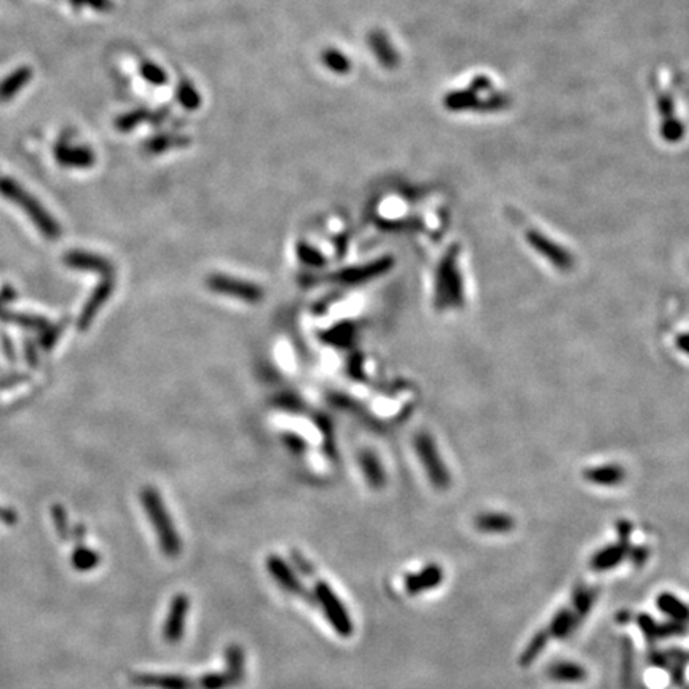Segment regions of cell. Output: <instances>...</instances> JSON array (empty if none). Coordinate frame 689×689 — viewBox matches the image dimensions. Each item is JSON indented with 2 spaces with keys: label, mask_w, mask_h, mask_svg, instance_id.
<instances>
[{
  "label": "cell",
  "mask_w": 689,
  "mask_h": 689,
  "mask_svg": "<svg viewBox=\"0 0 689 689\" xmlns=\"http://www.w3.org/2000/svg\"><path fill=\"white\" fill-rule=\"evenodd\" d=\"M669 672H670V680L675 686H681L683 683H685V664L674 662V660H672Z\"/></svg>",
  "instance_id": "obj_37"
},
{
  "label": "cell",
  "mask_w": 689,
  "mask_h": 689,
  "mask_svg": "<svg viewBox=\"0 0 689 689\" xmlns=\"http://www.w3.org/2000/svg\"><path fill=\"white\" fill-rule=\"evenodd\" d=\"M140 72H143V75L149 80L150 83H155V85H163L166 82V75H165V72H163L160 67L155 66V64H152V63H144L143 66H140Z\"/></svg>",
  "instance_id": "obj_33"
},
{
  "label": "cell",
  "mask_w": 689,
  "mask_h": 689,
  "mask_svg": "<svg viewBox=\"0 0 689 689\" xmlns=\"http://www.w3.org/2000/svg\"><path fill=\"white\" fill-rule=\"evenodd\" d=\"M196 686L200 689H229L233 685L230 675L227 672H208V674L201 675L198 681H196Z\"/></svg>",
  "instance_id": "obj_27"
},
{
  "label": "cell",
  "mask_w": 689,
  "mask_h": 689,
  "mask_svg": "<svg viewBox=\"0 0 689 689\" xmlns=\"http://www.w3.org/2000/svg\"><path fill=\"white\" fill-rule=\"evenodd\" d=\"M0 194L3 196H7L8 200L16 201L18 205L27 211L31 219L36 222L38 227L42 229V231L50 238H55V236L59 235V229L52 219L48 217V214L43 211V209L34 201L29 195L26 194L24 190H21L18 185H16L13 180L8 179H0Z\"/></svg>",
  "instance_id": "obj_6"
},
{
  "label": "cell",
  "mask_w": 689,
  "mask_h": 689,
  "mask_svg": "<svg viewBox=\"0 0 689 689\" xmlns=\"http://www.w3.org/2000/svg\"><path fill=\"white\" fill-rule=\"evenodd\" d=\"M547 676L557 683H583L587 680V670L572 660H558L547 669Z\"/></svg>",
  "instance_id": "obj_15"
},
{
  "label": "cell",
  "mask_w": 689,
  "mask_h": 689,
  "mask_svg": "<svg viewBox=\"0 0 689 689\" xmlns=\"http://www.w3.org/2000/svg\"><path fill=\"white\" fill-rule=\"evenodd\" d=\"M313 594L316 598V603L323 608L324 616L327 618V621H329L332 629L343 638L351 637L354 630L353 619L349 616L347 607H344L343 602L340 600V597L334 592V589H332L326 581H316Z\"/></svg>",
  "instance_id": "obj_3"
},
{
  "label": "cell",
  "mask_w": 689,
  "mask_h": 689,
  "mask_svg": "<svg viewBox=\"0 0 689 689\" xmlns=\"http://www.w3.org/2000/svg\"><path fill=\"white\" fill-rule=\"evenodd\" d=\"M637 624H638V627H640L641 634L645 635L648 641L653 643V641L658 640V623L651 616H649V614H645V613L638 614Z\"/></svg>",
  "instance_id": "obj_30"
},
{
  "label": "cell",
  "mask_w": 689,
  "mask_h": 689,
  "mask_svg": "<svg viewBox=\"0 0 689 689\" xmlns=\"http://www.w3.org/2000/svg\"><path fill=\"white\" fill-rule=\"evenodd\" d=\"M190 609V600L185 594L173 597L171 605L168 609V616L163 624V638L169 645H177L182 640L185 632V623Z\"/></svg>",
  "instance_id": "obj_9"
},
{
  "label": "cell",
  "mask_w": 689,
  "mask_h": 689,
  "mask_svg": "<svg viewBox=\"0 0 689 689\" xmlns=\"http://www.w3.org/2000/svg\"><path fill=\"white\" fill-rule=\"evenodd\" d=\"M627 558H629L634 567L640 568L646 563V560L649 558V549L648 547H643V546H640V547L630 546L629 552H627Z\"/></svg>",
  "instance_id": "obj_36"
},
{
  "label": "cell",
  "mask_w": 689,
  "mask_h": 689,
  "mask_svg": "<svg viewBox=\"0 0 689 689\" xmlns=\"http://www.w3.org/2000/svg\"><path fill=\"white\" fill-rule=\"evenodd\" d=\"M98 562H99L98 553H94L93 551H88V549L78 551V553L75 556V565L80 570L94 568L96 565H98Z\"/></svg>",
  "instance_id": "obj_35"
},
{
  "label": "cell",
  "mask_w": 689,
  "mask_h": 689,
  "mask_svg": "<svg viewBox=\"0 0 689 689\" xmlns=\"http://www.w3.org/2000/svg\"><path fill=\"white\" fill-rule=\"evenodd\" d=\"M581 621L576 616L572 608H562L553 614V618L551 619L549 627H547V632H549L551 638H557V640H565L572 632L579 625Z\"/></svg>",
  "instance_id": "obj_16"
},
{
  "label": "cell",
  "mask_w": 689,
  "mask_h": 689,
  "mask_svg": "<svg viewBox=\"0 0 689 689\" xmlns=\"http://www.w3.org/2000/svg\"><path fill=\"white\" fill-rule=\"evenodd\" d=\"M458 259V246H451L437 267L436 281H434V307L439 312L458 310L465 303V281Z\"/></svg>",
  "instance_id": "obj_1"
},
{
  "label": "cell",
  "mask_w": 689,
  "mask_h": 689,
  "mask_svg": "<svg viewBox=\"0 0 689 689\" xmlns=\"http://www.w3.org/2000/svg\"><path fill=\"white\" fill-rule=\"evenodd\" d=\"M265 567H267L270 576H272V578L276 581V584H278L282 590L289 592L292 595L307 598L308 603L316 605L314 594H310L307 587L302 584L300 578L297 576L296 570H292L291 565L287 563L284 558L276 556V553H272V556H268L267 560H265Z\"/></svg>",
  "instance_id": "obj_7"
},
{
  "label": "cell",
  "mask_w": 689,
  "mask_h": 689,
  "mask_svg": "<svg viewBox=\"0 0 689 689\" xmlns=\"http://www.w3.org/2000/svg\"><path fill=\"white\" fill-rule=\"evenodd\" d=\"M140 498H143L147 517H149L152 527L157 533L161 552L166 557H177L182 552V539H180V535L174 527L173 518L169 516L168 507L163 502L160 493L155 488L147 487L143 490Z\"/></svg>",
  "instance_id": "obj_2"
},
{
  "label": "cell",
  "mask_w": 689,
  "mask_h": 689,
  "mask_svg": "<svg viewBox=\"0 0 689 689\" xmlns=\"http://www.w3.org/2000/svg\"><path fill=\"white\" fill-rule=\"evenodd\" d=\"M67 265L75 268L82 270H93V272H101L104 275L110 273V265L107 263L104 259L96 257V256H88V254L82 252H71L69 256L66 257Z\"/></svg>",
  "instance_id": "obj_24"
},
{
  "label": "cell",
  "mask_w": 689,
  "mask_h": 689,
  "mask_svg": "<svg viewBox=\"0 0 689 689\" xmlns=\"http://www.w3.org/2000/svg\"><path fill=\"white\" fill-rule=\"evenodd\" d=\"M686 632V623H679V621H669V623L659 624L658 623V640L660 638H669L675 635H681Z\"/></svg>",
  "instance_id": "obj_31"
},
{
  "label": "cell",
  "mask_w": 689,
  "mask_h": 689,
  "mask_svg": "<svg viewBox=\"0 0 689 689\" xmlns=\"http://www.w3.org/2000/svg\"><path fill=\"white\" fill-rule=\"evenodd\" d=\"M56 160L63 166L89 168L94 163V155L83 147H59L56 150Z\"/></svg>",
  "instance_id": "obj_19"
},
{
  "label": "cell",
  "mask_w": 689,
  "mask_h": 689,
  "mask_svg": "<svg viewBox=\"0 0 689 689\" xmlns=\"http://www.w3.org/2000/svg\"><path fill=\"white\" fill-rule=\"evenodd\" d=\"M414 445L418 460L425 467V472L433 487L437 490H447L451 484V477L449 467L445 466L442 456L439 454L436 440L428 433H418Z\"/></svg>",
  "instance_id": "obj_4"
},
{
  "label": "cell",
  "mask_w": 689,
  "mask_h": 689,
  "mask_svg": "<svg viewBox=\"0 0 689 689\" xmlns=\"http://www.w3.org/2000/svg\"><path fill=\"white\" fill-rule=\"evenodd\" d=\"M525 238H527L528 246L532 247L536 254H539L546 262H549L553 268L562 273L572 272L574 259L567 247L560 246L557 241H553L547 235L541 233L539 230H528L527 233H525Z\"/></svg>",
  "instance_id": "obj_5"
},
{
  "label": "cell",
  "mask_w": 689,
  "mask_h": 689,
  "mask_svg": "<svg viewBox=\"0 0 689 689\" xmlns=\"http://www.w3.org/2000/svg\"><path fill=\"white\" fill-rule=\"evenodd\" d=\"M112 287H114V282H112L110 280H106V282H103V284H101L98 289H96L94 296L89 298V302L87 303V307H85L83 313L80 316L82 329H85V327L92 323V318L96 314V312H98V308L107 300V298H109L110 292H112Z\"/></svg>",
  "instance_id": "obj_23"
},
{
  "label": "cell",
  "mask_w": 689,
  "mask_h": 689,
  "mask_svg": "<svg viewBox=\"0 0 689 689\" xmlns=\"http://www.w3.org/2000/svg\"><path fill=\"white\" fill-rule=\"evenodd\" d=\"M597 598V590L589 589V587L578 586L573 590V611L579 621L589 616L592 607H594Z\"/></svg>",
  "instance_id": "obj_25"
},
{
  "label": "cell",
  "mask_w": 689,
  "mask_h": 689,
  "mask_svg": "<svg viewBox=\"0 0 689 689\" xmlns=\"http://www.w3.org/2000/svg\"><path fill=\"white\" fill-rule=\"evenodd\" d=\"M177 98L180 99V104H182L185 109H198L200 106V94L195 92V88L191 87L190 83L184 82L180 83V87L177 89Z\"/></svg>",
  "instance_id": "obj_29"
},
{
  "label": "cell",
  "mask_w": 689,
  "mask_h": 689,
  "mask_svg": "<svg viewBox=\"0 0 689 689\" xmlns=\"http://www.w3.org/2000/svg\"><path fill=\"white\" fill-rule=\"evenodd\" d=\"M369 43L372 45V48L375 50V55L378 56V59H380L383 64L388 66V67L394 66L398 58H396V55H394L393 48L389 47V43H388L385 36H382V34H372L370 38H369Z\"/></svg>",
  "instance_id": "obj_26"
},
{
  "label": "cell",
  "mask_w": 689,
  "mask_h": 689,
  "mask_svg": "<svg viewBox=\"0 0 689 689\" xmlns=\"http://www.w3.org/2000/svg\"><path fill=\"white\" fill-rule=\"evenodd\" d=\"M225 659V672L230 675L233 685H240V683L245 680L246 674V658H245V649L238 645H229L225 648L224 653Z\"/></svg>",
  "instance_id": "obj_18"
},
{
  "label": "cell",
  "mask_w": 689,
  "mask_h": 689,
  "mask_svg": "<svg viewBox=\"0 0 689 689\" xmlns=\"http://www.w3.org/2000/svg\"><path fill=\"white\" fill-rule=\"evenodd\" d=\"M656 607L660 613H664L672 621H679V623H688L689 621V607L672 592L659 594L656 598Z\"/></svg>",
  "instance_id": "obj_17"
},
{
  "label": "cell",
  "mask_w": 689,
  "mask_h": 689,
  "mask_svg": "<svg viewBox=\"0 0 689 689\" xmlns=\"http://www.w3.org/2000/svg\"><path fill=\"white\" fill-rule=\"evenodd\" d=\"M651 664L654 665V667H658V669L669 670L670 665H672V660H670V658L664 651L662 653L654 651V653H651Z\"/></svg>",
  "instance_id": "obj_38"
},
{
  "label": "cell",
  "mask_w": 689,
  "mask_h": 689,
  "mask_svg": "<svg viewBox=\"0 0 689 689\" xmlns=\"http://www.w3.org/2000/svg\"><path fill=\"white\" fill-rule=\"evenodd\" d=\"M444 581V570L437 563H429L420 572L410 573L404 578V589L409 595L425 594L428 590H433L442 584Z\"/></svg>",
  "instance_id": "obj_10"
},
{
  "label": "cell",
  "mask_w": 689,
  "mask_h": 689,
  "mask_svg": "<svg viewBox=\"0 0 689 689\" xmlns=\"http://www.w3.org/2000/svg\"><path fill=\"white\" fill-rule=\"evenodd\" d=\"M72 3L75 5V7H80V5H83V0H72Z\"/></svg>",
  "instance_id": "obj_41"
},
{
  "label": "cell",
  "mask_w": 689,
  "mask_h": 689,
  "mask_svg": "<svg viewBox=\"0 0 689 689\" xmlns=\"http://www.w3.org/2000/svg\"><path fill=\"white\" fill-rule=\"evenodd\" d=\"M133 683L157 689H195V683L180 674H139L133 676Z\"/></svg>",
  "instance_id": "obj_13"
},
{
  "label": "cell",
  "mask_w": 689,
  "mask_h": 689,
  "mask_svg": "<svg viewBox=\"0 0 689 689\" xmlns=\"http://www.w3.org/2000/svg\"><path fill=\"white\" fill-rule=\"evenodd\" d=\"M208 286L211 287L214 292L224 293V296H230L233 298H238V300H245L251 303L259 302L263 297V291L257 284L241 281L238 278H233V276H227V275H212L211 278L208 280Z\"/></svg>",
  "instance_id": "obj_8"
},
{
  "label": "cell",
  "mask_w": 689,
  "mask_h": 689,
  "mask_svg": "<svg viewBox=\"0 0 689 689\" xmlns=\"http://www.w3.org/2000/svg\"><path fill=\"white\" fill-rule=\"evenodd\" d=\"M83 3H88L89 7H93L94 10L99 11H106L112 8L110 0H83Z\"/></svg>",
  "instance_id": "obj_39"
},
{
  "label": "cell",
  "mask_w": 689,
  "mask_h": 689,
  "mask_svg": "<svg viewBox=\"0 0 689 689\" xmlns=\"http://www.w3.org/2000/svg\"><path fill=\"white\" fill-rule=\"evenodd\" d=\"M675 343H676V348H679L681 353H685L689 356V334L679 335L676 337Z\"/></svg>",
  "instance_id": "obj_40"
},
{
  "label": "cell",
  "mask_w": 689,
  "mask_h": 689,
  "mask_svg": "<svg viewBox=\"0 0 689 689\" xmlns=\"http://www.w3.org/2000/svg\"><path fill=\"white\" fill-rule=\"evenodd\" d=\"M323 61L331 71H334L337 73L348 72L349 67H351L349 59L338 52V50H326V53L323 55Z\"/></svg>",
  "instance_id": "obj_28"
},
{
  "label": "cell",
  "mask_w": 689,
  "mask_h": 689,
  "mask_svg": "<svg viewBox=\"0 0 689 689\" xmlns=\"http://www.w3.org/2000/svg\"><path fill=\"white\" fill-rule=\"evenodd\" d=\"M549 640H551V635H549V632H547V629L536 632V634L530 638L527 648L523 649L522 656H521V659H518V664H521L522 667H528V665H532L535 660L541 656V653L544 651V648H546L547 643H549Z\"/></svg>",
  "instance_id": "obj_22"
},
{
  "label": "cell",
  "mask_w": 689,
  "mask_h": 689,
  "mask_svg": "<svg viewBox=\"0 0 689 689\" xmlns=\"http://www.w3.org/2000/svg\"><path fill=\"white\" fill-rule=\"evenodd\" d=\"M144 118H145L144 112L138 110V112H133V114L122 115L115 123H117V128L120 129V131H129V129H133L134 126L138 125V123L143 122Z\"/></svg>",
  "instance_id": "obj_34"
},
{
  "label": "cell",
  "mask_w": 689,
  "mask_h": 689,
  "mask_svg": "<svg viewBox=\"0 0 689 689\" xmlns=\"http://www.w3.org/2000/svg\"><path fill=\"white\" fill-rule=\"evenodd\" d=\"M32 78V69L31 67H20L13 73L5 78V80L0 83V101H7L10 98L20 92V89L24 87V85L29 83Z\"/></svg>",
  "instance_id": "obj_21"
},
{
  "label": "cell",
  "mask_w": 689,
  "mask_h": 689,
  "mask_svg": "<svg viewBox=\"0 0 689 689\" xmlns=\"http://www.w3.org/2000/svg\"><path fill=\"white\" fill-rule=\"evenodd\" d=\"M289 557H291V560L293 563V567H296L298 570V572H300L303 576H308V578H313V576L316 574L313 565L310 563L307 560V558H305L302 556V553L298 552L297 549H291Z\"/></svg>",
  "instance_id": "obj_32"
},
{
  "label": "cell",
  "mask_w": 689,
  "mask_h": 689,
  "mask_svg": "<svg viewBox=\"0 0 689 689\" xmlns=\"http://www.w3.org/2000/svg\"><path fill=\"white\" fill-rule=\"evenodd\" d=\"M584 481L594 484L597 487H618V485L625 481L627 474L625 470L616 463H608V465H597L592 467H586L583 471Z\"/></svg>",
  "instance_id": "obj_12"
},
{
  "label": "cell",
  "mask_w": 689,
  "mask_h": 689,
  "mask_svg": "<svg viewBox=\"0 0 689 689\" xmlns=\"http://www.w3.org/2000/svg\"><path fill=\"white\" fill-rule=\"evenodd\" d=\"M630 543L619 541L614 544H607L602 549H598L594 556L590 557V568L594 572H609V570L618 568L627 558V552L630 549Z\"/></svg>",
  "instance_id": "obj_11"
},
{
  "label": "cell",
  "mask_w": 689,
  "mask_h": 689,
  "mask_svg": "<svg viewBox=\"0 0 689 689\" xmlns=\"http://www.w3.org/2000/svg\"><path fill=\"white\" fill-rule=\"evenodd\" d=\"M474 527L481 533L502 535L516 528V518L502 512H482L474 518Z\"/></svg>",
  "instance_id": "obj_14"
},
{
  "label": "cell",
  "mask_w": 689,
  "mask_h": 689,
  "mask_svg": "<svg viewBox=\"0 0 689 689\" xmlns=\"http://www.w3.org/2000/svg\"><path fill=\"white\" fill-rule=\"evenodd\" d=\"M359 463L361 467H363V474L367 484H369V487L375 490L385 487L386 484L385 470H383L382 463L378 461V458L372 454V451H364V454H361Z\"/></svg>",
  "instance_id": "obj_20"
}]
</instances>
